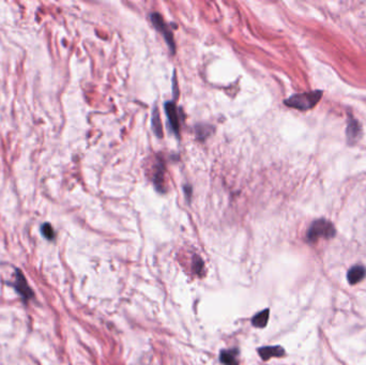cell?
Wrapping results in <instances>:
<instances>
[{
	"instance_id": "obj_14",
	"label": "cell",
	"mask_w": 366,
	"mask_h": 365,
	"mask_svg": "<svg viewBox=\"0 0 366 365\" xmlns=\"http://www.w3.org/2000/svg\"><path fill=\"white\" fill-rule=\"evenodd\" d=\"M42 233L44 235L45 238L47 239H53L55 234H54V230L52 228V226H50L49 224H45L43 225V227H42Z\"/></svg>"
},
{
	"instance_id": "obj_1",
	"label": "cell",
	"mask_w": 366,
	"mask_h": 365,
	"mask_svg": "<svg viewBox=\"0 0 366 365\" xmlns=\"http://www.w3.org/2000/svg\"><path fill=\"white\" fill-rule=\"evenodd\" d=\"M323 92L321 90H315L311 92L294 94L284 101L285 105L299 110H309L316 106L322 98Z\"/></svg>"
},
{
	"instance_id": "obj_5",
	"label": "cell",
	"mask_w": 366,
	"mask_h": 365,
	"mask_svg": "<svg viewBox=\"0 0 366 365\" xmlns=\"http://www.w3.org/2000/svg\"><path fill=\"white\" fill-rule=\"evenodd\" d=\"M258 354L262 360H269L271 358H282L285 356V350L282 346H266L258 349Z\"/></svg>"
},
{
	"instance_id": "obj_11",
	"label": "cell",
	"mask_w": 366,
	"mask_h": 365,
	"mask_svg": "<svg viewBox=\"0 0 366 365\" xmlns=\"http://www.w3.org/2000/svg\"><path fill=\"white\" fill-rule=\"evenodd\" d=\"M155 185L157 187V190L160 192H164L165 190V184H164V166L163 165H158V169L155 174L153 178Z\"/></svg>"
},
{
	"instance_id": "obj_6",
	"label": "cell",
	"mask_w": 366,
	"mask_h": 365,
	"mask_svg": "<svg viewBox=\"0 0 366 365\" xmlns=\"http://www.w3.org/2000/svg\"><path fill=\"white\" fill-rule=\"evenodd\" d=\"M166 115L171 125V129L177 136H179V117L178 112H177V107L174 102H167L165 104Z\"/></svg>"
},
{
	"instance_id": "obj_4",
	"label": "cell",
	"mask_w": 366,
	"mask_h": 365,
	"mask_svg": "<svg viewBox=\"0 0 366 365\" xmlns=\"http://www.w3.org/2000/svg\"><path fill=\"white\" fill-rule=\"evenodd\" d=\"M15 288L24 301H28L33 297V292L31 291L26 279H25V276L20 270H16L15 272Z\"/></svg>"
},
{
	"instance_id": "obj_2",
	"label": "cell",
	"mask_w": 366,
	"mask_h": 365,
	"mask_svg": "<svg viewBox=\"0 0 366 365\" xmlns=\"http://www.w3.org/2000/svg\"><path fill=\"white\" fill-rule=\"evenodd\" d=\"M336 234L334 225L328 220L319 219L314 221L306 234V240L310 243L318 241L320 238L332 239Z\"/></svg>"
},
{
	"instance_id": "obj_13",
	"label": "cell",
	"mask_w": 366,
	"mask_h": 365,
	"mask_svg": "<svg viewBox=\"0 0 366 365\" xmlns=\"http://www.w3.org/2000/svg\"><path fill=\"white\" fill-rule=\"evenodd\" d=\"M193 269H194L195 273H197V274H200L201 271H203V269H204V262H203V259H201L200 257H198V256H195V257H194Z\"/></svg>"
},
{
	"instance_id": "obj_7",
	"label": "cell",
	"mask_w": 366,
	"mask_h": 365,
	"mask_svg": "<svg viewBox=\"0 0 366 365\" xmlns=\"http://www.w3.org/2000/svg\"><path fill=\"white\" fill-rule=\"evenodd\" d=\"M366 276V268L362 265H356L351 267L347 272V280L350 285H356L363 281Z\"/></svg>"
},
{
	"instance_id": "obj_9",
	"label": "cell",
	"mask_w": 366,
	"mask_h": 365,
	"mask_svg": "<svg viewBox=\"0 0 366 365\" xmlns=\"http://www.w3.org/2000/svg\"><path fill=\"white\" fill-rule=\"evenodd\" d=\"M269 316H270V311L268 309L263 310L252 318V324L256 326V328H264L268 323Z\"/></svg>"
},
{
	"instance_id": "obj_12",
	"label": "cell",
	"mask_w": 366,
	"mask_h": 365,
	"mask_svg": "<svg viewBox=\"0 0 366 365\" xmlns=\"http://www.w3.org/2000/svg\"><path fill=\"white\" fill-rule=\"evenodd\" d=\"M152 128L158 137H162V125H161V120H160V115H159V109L155 108L152 112Z\"/></svg>"
},
{
	"instance_id": "obj_15",
	"label": "cell",
	"mask_w": 366,
	"mask_h": 365,
	"mask_svg": "<svg viewBox=\"0 0 366 365\" xmlns=\"http://www.w3.org/2000/svg\"><path fill=\"white\" fill-rule=\"evenodd\" d=\"M184 192H185V195H186V198L188 199L191 196V192H192V188L188 186V185H185L184 186Z\"/></svg>"
},
{
	"instance_id": "obj_3",
	"label": "cell",
	"mask_w": 366,
	"mask_h": 365,
	"mask_svg": "<svg viewBox=\"0 0 366 365\" xmlns=\"http://www.w3.org/2000/svg\"><path fill=\"white\" fill-rule=\"evenodd\" d=\"M151 21H152V24L156 27V29L163 34L164 39H165V41L167 42V44L171 50V53H175L176 46H175V42H174L172 33H171L170 29L168 28L167 25L165 24V22L163 21L162 16L159 13H152L151 14Z\"/></svg>"
},
{
	"instance_id": "obj_10",
	"label": "cell",
	"mask_w": 366,
	"mask_h": 365,
	"mask_svg": "<svg viewBox=\"0 0 366 365\" xmlns=\"http://www.w3.org/2000/svg\"><path fill=\"white\" fill-rule=\"evenodd\" d=\"M360 131H361V129H360V124L358 123V121H356L355 119H351L348 121L347 137L349 141L357 140V138L359 137Z\"/></svg>"
},
{
	"instance_id": "obj_8",
	"label": "cell",
	"mask_w": 366,
	"mask_h": 365,
	"mask_svg": "<svg viewBox=\"0 0 366 365\" xmlns=\"http://www.w3.org/2000/svg\"><path fill=\"white\" fill-rule=\"evenodd\" d=\"M238 349L234 348L230 350H223L220 356V361L224 365H239L238 363Z\"/></svg>"
}]
</instances>
